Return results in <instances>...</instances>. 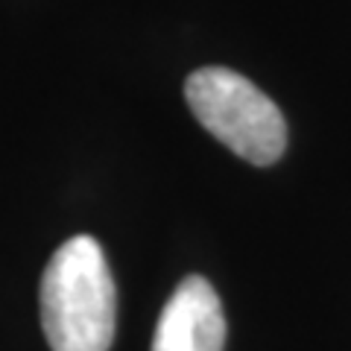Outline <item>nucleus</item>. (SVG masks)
<instances>
[{"mask_svg":"<svg viewBox=\"0 0 351 351\" xmlns=\"http://www.w3.org/2000/svg\"><path fill=\"white\" fill-rule=\"evenodd\" d=\"M117 322V290L94 237L56 249L41 276V328L53 351H108Z\"/></svg>","mask_w":351,"mask_h":351,"instance_id":"1","label":"nucleus"},{"mask_svg":"<svg viewBox=\"0 0 351 351\" xmlns=\"http://www.w3.org/2000/svg\"><path fill=\"white\" fill-rule=\"evenodd\" d=\"M184 100L219 144L249 164L269 167L287 149V123L281 108L232 68L211 64L193 71L184 82Z\"/></svg>","mask_w":351,"mask_h":351,"instance_id":"2","label":"nucleus"},{"mask_svg":"<svg viewBox=\"0 0 351 351\" xmlns=\"http://www.w3.org/2000/svg\"><path fill=\"white\" fill-rule=\"evenodd\" d=\"M226 316L217 290L202 276H188L164 304L152 351H223Z\"/></svg>","mask_w":351,"mask_h":351,"instance_id":"3","label":"nucleus"}]
</instances>
